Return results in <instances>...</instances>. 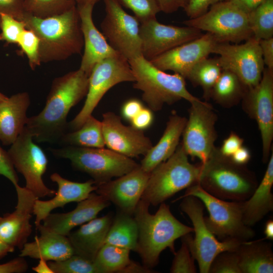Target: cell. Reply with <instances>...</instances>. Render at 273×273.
Masks as SVG:
<instances>
[{"mask_svg":"<svg viewBox=\"0 0 273 273\" xmlns=\"http://www.w3.org/2000/svg\"><path fill=\"white\" fill-rule=\"evenodd\" d=\"M144 107L142 103L138 99H129L122 105L121 115L124 119L130 122Z\"/></svg>","mask_w":273,"mask_h":273,"instance_id":"f907efd6","label":"cell"},{"mask_svg":"<svg viewBox=\"0 0 273 273\" xmlns=\"http://www.w3.org/2000/svg\"><path fill=\"white\" fill-rule=\"evenodd\" d=\"M50 179L57 184L58 190L55 196L50 200L36 199L33 212L35 215V226L40 223L54 209L63 207L71 202H79L86 199L97 188L93 179L83 183L75 182L64 178L56 172L50 176Z\"/></svg>","mask_w":273,"mask_h":273,"instance_id":"603a6c76","label":"cell"},{"mask_svg":"<svg viewBox=\"0 0 273 273\" xmlns=\"http://www.w3.org/2000/svg\"><path fill=\"white\" fill-rule=\"evenodd\" d=\"M248 15L253 38L259 41L273 37V0H265Z\"/></svg>","mask_w":273,"mask_h":273,"instance_id":"d590c367","label":"cell"},{"mask_svg":"<svg viewBox=\"0 0 273 273\" xmlns=\"http://www.w3.org/2000/svg\"><path fill=\"white\" fill-rule=\"evenodd\" d=\"M17 196L15 210L0 217V238L13 247L22 248L32 232L30 219L37 199L25 187L14 185Z\"/></svg>","mask_w":273,"mask_h":273,"instance_id":"44dd1931","label":"cell"},{"mask_svg":"<svg viewBox=\"0 0 273 273\" xmlns=\"http://www.w3.org/2000/svg\"><path fill=\"white\" fill-rule=\"evenodd\" d=\"M8 98V97L0 93V102L5 100Z\"/></svg>","mask_w":273,"mask_h":273,"instance_id":"94428289","label":"cell"},{"mask_svg":"<svg viewBox=\"0 0 273 273\" xmlns=\"http://www.w3.org/2000/svg\"><path fill=\"white\" fill-rule=\"evenodd\" d=\"M248 89L236 74L222 70L212 88L210 99L223 108H230L241 102Z\"/></svg>","mask_w":273,"mask_h":273,"instance_id":"d6a6232c","label":"cell"},{"mask_svg":"<svg viewBox=\"0 0 273 273\" xmlns=\"http://www.w3.org/2000/svg\"><path fill=\"white\" fill-rule=\"evenodd\" d=\"M223 1L224 0H189L184 10L189 19L194 18L204 14L211 6Z\"/></svg>","mask_w":273,"mask_h":273,"instance_id":"ee69618b","label":"cell"},{"mask_svg":"<svg viewBox=\"0 0 273 273\" xmlns=\"http://www.w3.org/2000/svg\"><path fill=\"white\" fill-rule=\"evenodd\" d=\"M123 7L131 10L140 23L156 19L160 12L156 0H117Z\"/></svg>","mask_w":273,"mask_h":273,"instance_id":"ab89813d","label":"cell"},{"mask_svg":"<svg viewBox=\"0 0 273 273\" xmlns=\"http://www.w3.org/2000/svg\"><path fill=\"white\" fill-rule=\"evenodd\" d=\"M102 129L105 146L119 154L132 158L145 155L152 147L150 139L143 130L126 126L112 112L102 115Z\"/></svg>","mask_w":273,"mask_h":273,"instance_id":"d6986e66","label":"cell"},{"mask_svg":"<svg viewBox=\"0 0 273 273\" xmlns=\"http://www.w3.org/2000/svg\"><path fill=\"white\" fill-rule=\"evenodd\" d=\"M0 174L7 178L14 186L18 184L19 178L8 152L0 146Z\"/></svg>","mask_w":273,"mask_h":273,"instance_id":"bcb514c9","label":"cell"},{"mask_svg":"<svg viewBox=\"0 0 273 273\" xmlns=\"http://www.w3.org/2000/svg\"><path fill=\"white\" fill-rule=\"evenodd\" d=\"M38 260V263L32 268L33 271L37 273H54L47 263V260L43 258H40Z\"/></svg>","mask_w":273,"mask_h":273,"instance_id":"9f6ffc18","label":"cell"},{"mask_svg":"<svg viewBox=\"0 0 273 273\" xmlns=\"http://www.w3.org/2000/svg\"><path fill=\"white\" fill-rule=\"evenodd\" d=\"M160 12L171 14L180 8L183 9L188 5L189 0H156Z\"/></svg>","mask_w":273,"mask_h":273,"instance_id":"f5cc1de1","label":"cell"},{"mask_svg":"<svg viewBox=\"0 0 273 273\" xmlns=\"http://www.w3.org/2000/svg\"><path fill=\"white\" fill-rule=\"evenodd\" d=\"M26 28L39 39L41 63L65 60L80 54L83 38L77 6L62 14L41 18L25 13L22 20Z\"/></svg>","mask_w":273,"mask_h":273,"instance_id":"3957f363","label":"cell"},{"mask_svg":"<svg viewBox=\"0 0 273 273\" xmlns=\"http://www.w3.org/2000/svg\"><path fill=\"white\" fill-rule=\"evenodd\" d=\"M99 0H76V6H91L94 7Z\"/></svg>","mask_w":273,"mask_h":273,"instance_id":"91938a15","label":"cell"},{"mask_svg":"<svg viewBox=\"0 0 273 273\" xmlns=\"http://www.w3.org/2000/svg\"><path fill=\"white\" fill-rule=\"evenodd\" d=\"M7 152L14 168L24 176L26 189L37 199L54 196L56 191L49 188L42 179L47 169V157L26 126Z\"/></svg>","mask_w":273,"mask_h":273,"instance_id":"7c38bea8","label":"cell"},{"mask_svg":"<svg viewBox=\"0 0 273 273\" xmlns=\"http://www.w3.org/2000/svg\"><path fill=\"white\" fill-rule=\"evenodd\" d=\"M128 60L120 54L97 63L89 75L88 89L84 105L76 116L68 122L67 129H78L92 113L105 94L115 85L134 82Z\"/></svg>","mask_w":273,"mask_h":273,"instance_id":"8fae6325","label":"cell"},{"mask_svg":"<svg viewBox=\"0 0 273 273\" xmlns=\"http://www.w3.org/2000/svg\"><path fill=\"white\" fill-rule=\"evenodd\" d=\"M251 153L248 148L241 146L230 158L235 163L240 165H246L251 159Z\"/></svg>","mask_w":273,"mask_h":273,"instance_id":"db71d44e","label":"cell"},{"mask_svg":"<svg viewBox=\"0 0 273 273\" xmlns=\"http://www.w3.org/2000/svg\"><path fill=\"white\" fill-rule=\"evenodd\" d=\"M198 183L211 195L234 201L248 199L258 185L255 174L246 165L235 163L216 147L201 163Z\"/></svg>","mask_w":273,"mask_h":273,"instance_id":"277c9868","label":"cell"},{"mask_svg":"<svg viewBox=\"0 0 273 273\" xmlns=\"http://www.w3.org/2000/svg\"><path fill=\"white\" fill-rule=\"evenodd\" d=\"M180 200V210L191 220L195 234L194 238L191 233L184 237L192 255L198 262L200 272L209 273L210 265L218 254L236 250L242 241L235 239L219 240L205 224L203 213L205 206L202 202L193 196H187Z\"/></svg>","mask_w":273,"mask_h":273,"instance_id":"9c48e42d","label":"cell"},{"mask_svg":"<svg viewBox=\"0 0 273 273\" xmlns=\"http://www.w3.org/2000/svg\"><path fill=\"white\" fill-rule=\"evenodd\" d=\"M110 204L103 196L91 193L85 199L78 202L76 208L67 213H50L43 220V224L52 231L67 236L75 227L97 217Z\"/></svg>","mask_w":273,"mask_h":273,"instance_id":"cb8c5ba5","label":"cell"},{"mask_svg":"<svg viewBox=\"0 0 273 273\" xmlns=\"http://www.w3.org/2000/svg\"><path fill=\"white\" fill-rule=\"evenodd\" d=\"M219 41L207 32L199 37L181 44L150 61L163 71H172L187 78L193 67L208 57Z\"/></svg>","mask_w":273,"mask_h":273,"instance_id":"ac0fdd59","label":"cell"},{"mask_svg":"<svg viewBox=\"0 0 273 273\" xmlns=\"http://www.w3.org/2000/svg\"><path fill=\"white\" fill-rule=\"evenodd\" d=\"M140 24L142 55L148 61L202 35L195 28L165 25L157 19Z\"/></svg>","mask_w":273,"mask_h":273,"instance_id":"e0dca14e","label":"cell"},{"mask_svg":"<svg viewBox=\"0 0 273 273\" xmlns=\"http://www.w3.org/2000/svg\"><path fill=\"white\" fill-rule=\"evenodd\" d=\"M28 269V264L23 257L14 258L9 262L0 264V273H22Z\"/></svg>","mask_w":273,"mask_h":273,"instance_id":"681fc988","label":"cell"},{"mask_svg":"<svg viewBox=\"0 0 273 273\" xmlns=\"http://www.w3.org/2000/svg\"><path fill=\"white\" fill-rule=\"evenodd\" d=\"M209 273H241L236 251L218 254L213 260Z\"/></svg>","mask_w":273,"mask_h":273,"instance_id":"7bdbcfd3","label":"cell"},{"mask_svg":"<svg viewBox=\"0 0 273 273\" xmlns=\"http://www.w3.org/2000/svg\"><path fill=\"white\" fill-rule=\"evenodd\" d=\"M183 23L211 33L219 42L239 43L252 37L248 14L226 1L211 6L204 14Z\"/></svg>","mask_w":273,"mask_h":273,"instance_id":"30bf717a","label":"cell"},{"mask_svg":"<svg viewBox=\"0 0 273 273\" xmlns=\"http://www.w3.org/2000/svg\"><path fill=\"white\" fill-rule=\"evenodd\" d=\"M0 40L7 44H17L19 38L26 29L25 22L10 15H1Z\"/></svg>","mask_w":273,"mask_h":273,"instance_id":"b9f144b4","label":"cell"},{"mask_svg":"<svg viewBox=\"0 0 273 273\" xmlns=\"http://www.w3.org/2000/svg\"><path fill=\"white\" fill-rule=\"evenodd\" d=\"M230 2L249 14L265 0H224Z\"/></svg>","mask_w":273,"mask_h":273,"instance_id":"11a10c76","label":"cell"},{"mask_svg":"<svg viewBox=\"0 0 273 273\" xmlns=\"http://www.w3.org/2000/svg\"><path fill=\"white\" fill-rule=\"evenodd\" d=\"M187 196L199 198L208 210L204 216L207 228L220 241L235 239L249 241L255 235L254 231L246 225L243 219V201H228L207 193L197 183L188 188L183 195L174 202Z\"/></svg>","mask_w":273,"mask_h":273,"instance_id":"52a82bcc","label":"cell"},{"mask_svg":"<svg viewBox=\"0 0 273 273\" xmlns=\"http://www.w3.org/2000/svg\"><path fill=\"white\" fill-rule=\"evenodd\" d=\"M150 173L140 166L114 180L97 185L96 193L117 206L119 211L133 215L141 199Z\"/></svg>","mask_w":273,"mask_h":273,"instance_id":"ffe728a7","label":"cell"},{"mask_svg":"<svg viewBox=\"0 0 273 273\" xmlns=\"http://www.w3.org/2000/svg\"><path fill=\"white\" fill-rule=\"evenodd\" d=\"M128 249L105 243L97 253L94 263L99 273H148L152 269L132 261Z\"/></svg>","mask_w":273,"mask_h":273,"instance_id":"4dcf8cb0","label":"cell"},{"mask_svg":"<svg viewBox=\"0 0 273 273\" xmlns=\"http://www.w3.org/2000/svg\"><path fill=\"white\" fill-rule=\"evenodd\" d=\"M88 84L89 76L80 69L53 80L43 109L28 117L25 125L34 141L58 143L66 132L70 110L86 97Z\"/></svg>","mask_w":273,"mask_h":273,"instance_id":"6da1fadb","label":"cell"},{"mask_svg":"<svg viewBox=\"0 0 273 273\" xmlns=\"http://www.w3.org/2000/svg\"><path fill=\"white\" fill-rule=\"evenodd\" d=\"M138 239V228L133 216L119 211L113 218L105 243L136 252Z\"/></svg>","mask_w":273,"mask_h":273,"instance_id":"1f68e13d","label":"cell"},{"mask_svg":"<svg viewBox=\"0 0 273 273\" xmlns=\"http://www.w3.org/2000/svg\"><path fill=\"white\" fill-rule=\"evenodd\" d=\"M14 250V247L7 244L0 238V259L7 255L9 253L13 252Z\"/></svg>","mask_w":273,"mask_h":273,"instance_id":"6f0895ef","label":"cell"},{"mask_svg":"<svg viewBox=\"0 0 273 273\" xmlns=\"http://www.w3.org/2000/svg\"><path fill=\"white\" fill-rule=\"evenodd\" d=\"M265 239L273 240V220L272 219H268L265 223L264 228Z\"/></svg>","mask_w":273,"mask_h":273,"instance_id":"680465c9","label":"cell"},{"mask_svg":"<svg viewBox=\"0 0 273 273\" xmlns=\"http://www.w3.org/2000/svg\"><path fill=\"white\" fill-rule=\"evenodd\" d=\"M65 146L85 148H104L102 121L90 116L78 129L65 132L58 143Z\"/></svg>","mask_w":273,"mask_h":273,"instance_id":"836d02e7","label":"cell"},{"mask_svg":"<svg viewBox=\"0 0 273 273\" xmlns=\"http://www.w3.org/2000/svg\"><path fill=\"white\" fill-rule=\"evenodd\" d=\"M24 2V0H0V24L3 14L22 20L25 14Z\"/></svg>","mask_w":273,"mask_h":273,"instance_id":"f6af8a7d","label":"cell"},{"mask_svg":"<svg viewBox=\"0 0 273 273\" xmlns=\"http://www.w3.org/2000/svg\"><path fill=\"white\" fill-rule=\"evenodd\" d=\"M244 140L235 132H231L225 139L220 148V153L230 157L238 149L243 146Z\"/></svg>","mask_w":273,"mask_h":273,"instance_id":"7dc6e473","label":"cell"},{"mask_svg":"<svg viewBox=\"0 0 273 273\" xmlns=\"http://www.w3.org/2000/svg\"><path fill=\"white\" fill-rule=\"evenodd\" d=\"M181 239V245L174 256L170 269L171 273H196L197 268L195 259L192 255L188 243L184 236Z\"/></svg>","mask_w":273,"mask_h":273,"instance_id":"60d3db41","label":"cell"},{"mask_svg":"<svg viewBox=\"0 0 273 273\" xmlns=\"http://www.w3.org/2000/svg\"><path fill=\"white\" fill-rule=\"evenodd\" d=\"M264 65L273 70V37L258 41Z\"/></svg>","mask_w":273,"mask_h":273,"instance_id":"816d5d0a","label":"cell"},{"mask_svg":"<svg viewBox=\"0 0 273 273\" xmlns=\"http://www.w3.org/2000/svg\"><path fill=\"white\" fill-rule=\"evenodd\" d=\"M150 205L141 199L133 216L138 228L136 252L143 265L151 269L158 263L162 251L169 248L174 254L175 240L193 232V228L175 217L169 205L165 203L160 204L154 214L150 212Z\"/></svg>","mask_w":273,"mask_h":273,"instance_id":"7a4b0ae2","label":"cell"},{"mask_svg":"<svg viewBox=\"0 0 273 273\" xmlns=\"http://www.w3.org/2000/svg\"><path fill=\"white\" fill-rule=\"evenodd\" d=\"M50 151L57 158L69 160L74 168L89 175L97 185L140 166L132 158L108 148L65 146Z\"/></svg>","mask_w":273,"mask_h":273,"instance_id":"ba28073f","label":"cell"},{"mask_svg":"<svg viewBox=\"0 0 273 273\" xmlns=\"http://www.w3.org/2000/svg\"><path fill=\"white\" fill-rule=\"evenodd\" d=\"M212 53L219 55L222 70L234 73L248 88L260 81L264 64L259 41L253 37L242 43L218 42Z\"/></svg>","mask_w":273,"mask_h":273,"instance_id":"9a60e30c","label":"cell"},{"mask_svg":"<svg viewBox=\"0 0 273 273\" xmlns=\"http://www.w3.org/2000/svg\"><path fill=\"white\" fill-rule=\"evenodd\" d=\"M265 239L242 242L235 250L241 273H272V244Z\"/></svg>","mask_w":273,"mask_h":273,"instance_id":"f546056e","label":"cell"},{"mask_svg":"<svg viewBox=\"0 0 273 273\" xmlns=\"http://www.w3.org/2000/svg\"><path fill=\"white\" fill-rule=\"evenodd\" d=\"M30 105L27 92L18 93L0 102V140L4 145H11L25 127Z\"/></svg>","mask_w":273,"mask_h":273,"instance_id":"4316f807","label":"cell"},{"mask_svg":"<svg viewBox=\"0 0 273 273\" xmlns=\"http://www.w3.org/2000/svg\"><path fill=\"white\" fill-rule=\"evenodd\" d=\"M263 177L252 195L243 201V219L244 223L252 226L273 210V151L271 150Z\"/></svg>","mask_w":273,"mask_h":273,"instance_id":"f1b7e54d","label":"cell"},{"mask_svg":"<svg viewBox=\"0 0 273 273\" xmlns=\"http://www.w3.org/2000/svg\"><path fill=\"white\" fill-rule=\"evenodd\" d=\"M106 15L100 26L111 47L128 60L142 55L140 22L117 0H103Z\"/></svg>","mask_w":273,"mask_h":273,"instance_id":"5bb4252c","label":"cell"},{"mask_svg":"<svg viewBox=\"0 0 273 273\" xmlns=\"http://www.w3.org/2000/svg\"><path fill=\"white\" fill-rule=\"evenodd\" d=\"M181 143L174 153L150 173L141 199L154 206L198 182L201 163L190 162Z\"/></svg>","mask_w":273,"mask_h":273,"instance_id":"8992f818","label":"cell"},{"mask_svg":"<svg viewBox=\"0 0 273 273\" xmlns=\"http://www.w3.org/2000/svg\"><path fill=\"white\" fill-rule=\"evenodd\" d=\"M128 62L135 78L133 87L142 92L143 100L152 111L182 99L190 103L199 100L189 92L186 79L179 74L160 70L142 55Z\"/></svg>","mask_w":273,"mask_h":273,"instance_id":"5b68a950","label":"cell"},{"mask_svg":"<svg viewBox=\"0 0 273 273\" xmlns=\"http://www.w3.org/2000/svg\"><path fill=\"white\" fill-rule=\"evenodd\" d=\"M187 118L172 111L163 133L158 143L144 155L140 167L150 173L156 167L168 159L175 151Z\"/></svg>","mask_w":273,"mask_h":273,"instance_id":"83f0119b","label":"cell"},{"mask_svg":"<svg viewBox=\"0 0 273 273\" xmlns=\"http://www.w3.org/2000/svg\"><path fill=\"white\" fill-rule=\"evenodd\" d=\"M190 104L181 144L188 156L204 163L215 147L217 115L207 101L199 99Z\"/></svg>","mask_w":273,"mask_h":273,"instance_id":"4fadbf2b","label":"cell"},{"mask_svg":"<svg viewBox=\"0 0 273 273\" xmlns=\"http://www.w3.org/2000/svg\"><path fill=\"white\" fill-rule=\"evenodd\" d=\"M241 103L243 111L257 122L262 142V160L266 163L272 150L273 70L264 68L260 81L247 89Z\"/></svg>","mask_w":273,"mask_h":273,"instance_id":"2e32d148","label":"cell"},{"mask_svg":"<svg viewBox=\"0 0 273 273\" xmlns=\"http://www.w3.org/2000/svg\"><path fill=\"white\" fill-rule=\"evenodd\" d=\"M153 111L149 108H143L130 121L131 126L134 128L144 130L152 124L154 120Z\"/></svg>","mask_w":273,"mask_h":273,"instance_id":"c3c4849f","label":"cell"},{"mask_svg":"<svg viewBox=\"0 0 273 273\" xmlns=\"http://www.w3.org/2000/svg\"><path fill=\"white\" fill-rule=\"evenodd\" d=\"M17 44L27 57L29 66L32 70L40 65L39 39L33 31L25 29L20 36Z\"/></svg>","mask_w":273,"mask_h":273,"instance_id":"f35d334b","label":"cell"},{"mask_svg":"<svg viewBox=\"0 0 273 273\" xmlns=\"http://www.w3.org/2000/svg\"><path fill=\"white\" fill-rule=\"evenodd\" d=\"M77 8L84 42V51L79 69L89 76L97 63L119 53L111 47L95 26L93 19L94 7L77 6Z\"/></svg>","mask_w":273,"mask_h":273,"instance_id":"7402d4cb","label":"cell"},{"mask_svg":"<svg viewBox=\"0 0 273 273\" xmlns=\"http://www.w3.org/2000/svg\"><path fill=\"white\" fill-rule=\"evenodd\" d=\"M54 273H99L94 261L74 254L61 261L48 263Z\"/></svg>","mask_w":273,"mask_h":273,"instance_id":"74e56055","label":"cell"},{"mask_svg":"<svg viewBox=\"0 0 273 273\" xmlns=\"http://www.w3.org/2000/svg\"><path fill=\"white\" fill-rule=\"evenodd\" d=\"M113 220L112 215L98 217L82 224L67 236L74 254L94 261L97 253L105 244Z\"/></svg>","mask_w":273,"mask_h":273,"instance_id":"484cf974","label":"cell"},{"mask_svg":"<svg viewBox=\"0 0 273 273\" xmlns=\"http://www.w3.org/2000/svg\"><path fill=\"white\" fill-rule=\"evenodd\" d=\"M40 236L33 241L26 242L20 250V256L46 260L61 261L74 254L67 236L59 234L41 223L36 225Z\"/></svg>","mask_w":273,"mask_h":273,"instance_id":"d4e9b609","label":"cell"},{"mask_svg":"<svg viewBox=\"0 0 273 273\" xmlns=\"http://www.w3.org/2000/svg\"><path fill=\"white\" fill-rule=\"evenodd\" d=\"M222 68L218 58H205L191 69L186 79L194 86H199L203 90L205 101L210 99L213 86L218 79Z\"/></svg>","mask_w":273,"mask_h":273,"instance_id":"e575fe53","label":"cell"},{"mask_svg":"<svg viewBox=\"0 0 273 273\" xmlns=\"http://www.w3.org/2000/svg\"><path fill=\"white\" fill-rule=\"evenodd\" d=\"M77 5L76 0H24L25 13L45 18L62 14Z\"/></svg>","mask_w":273,"mask_h":273,"instance_id":"8d00e7d4","label":"cell"}]
</instances>
